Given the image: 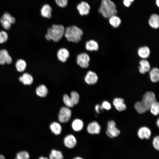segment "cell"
I'll use <instances>...</instances> for the list:
<instances>
[{"mask_svg":"<svg viewBox=\"0 0 159 159\" xmlns=\"http://www.w3.org/2000/svg\"><path fill=\"white\" fill-rule=\"evenodd\" d=\"M65 30L62 25L53 24L48 29L45 38L48 41L52 40L54 42H58L64 35Z\"/></svg>","mask_w":159,"mask_h":159,"instance_id":"6da1fadb","label":"cell"},{"mask_svg":"<svg viewBox=\"0 0 159 159\" xmlns=\"http://www.w3.org/2000/svg\"><path fill=\"white\" fill-rule=\"evenodd\" d=\"M98 11L105 18H109L117 13L116 6L111 0H102Z\"/></svg>","mask_w":159,"mask_h":159,"instance_id":"7a4b0ae2","label":"cell"},{"mask_svg":"<svg viewBox=\"0 0 159 159\" xmlns=\"http://www.w3.org/2000/svg\"><path fill=\"white\" fill-rule=\"evenodd\" d=\"M83 34L82 30L76 26H72L67 28L64 35L69 42L77 43L81 40Z\"/></svg>","mask_w":159,"mask_h":159,"instance_id":"3957f363","label":"cell"},{"mask_svg":"<svg viewBox=\"0 0 159 159\" xmlns=\"http://www.w3.org/2000/svg\"><path fill=\"white\" fill-rule=\"evenodd\" d=\"M156 101L155 93L151 91H148L143 95L141 102L148 111L150 105Z\"/></svg>","mask_w":159,"mask_h":159,"instance_id":"277c9868","label":"cell"},{"mask_svg":"<svg viewBox=\"0 0 159 159\" xmlns=\"http://www.w3.org/2000/svg\"><path fill=\"white\" fill-rule=\"evenodd\" d=\"M116 125V123L113 120H110L107 122L106 133V135L111 138L116 137L120 133V130L117 128Z\"/></svg>","mask_w":159,"mask_h":159,"instance_id":"5b68a950","label":"cell"},{"mask_svg":"<svg viewBox=\"0 0 159 159\" xmlns=\"http://www.w3.org/2000/svg\"><path fill=\"white\" fill-rule=\"evenodd\" d=\"M71 115L72 112L69 108L67 107H63L60 110L58 115V120L61 122H67L69 120Z\"/></svg>","mask_w":159,"mask_h":159,"instance_id":"8992f818","label":"cell"},{"mask_svg":"<svg viewBox=\"0 0 159 159\" xmlns=\"http://www.w3.org/2000/svg\"><path fill=\"white\" fill-rule=\"evenodd\" d=\"M90 59L89 56L87 54L82 53L77 55V62L82 68H86L89 66Z\"/></svg>","mask_w":159,"mask_h":159,"instance_id":"52a82bcc","label":"cell"},{"mask_svg":"<svg viewBox=\"0 0 159 159\" xmlns=\"http://www.w3.org/2000/svg\"><path fill=\"white\" fill-rule=\"evenodd\" d=\"M98 80V77L96 73L91 71L88 72L85 77V82L90 85L95 84Z\"/></svg>","mask_w":159,"mask_h":159,"instance_id":"ba28073f","label":"cell"},{"mask_svg":"<svg viewBox=\"0 0 159 159\" xmlns=\"http://www.w3.org/2000/svg\"><path fill=\"white\" fill-rule=\"evenodd\" d=\"M64 143L66 147L72 149L75 146L77 143V141L74 135L70 134L67 135L64 138Z\"/></svg>","mask_w":159,"mask_h":159,"instance_id":"9c48e42d","label":"cell"},{"mask_svg":"<svg viewBox=\"0 0 159 159\" xmlns=\"http://www.w3.org/2000/svg\"><path fill=\"white\" fill-rule=\"evenodd\" d=\"M88 132L91 134H98L100 133L101 127L98 123L95 121L90 123L87 127Z\"/></svg>","mask_w":159,"mask_h":159,"instance_id":"30bf717a","label":"cell"},{"mask_svg":"<svg viewBox=\"0 0 159 159\" xmlns=\"http://www.w3.org/2000/svg\"><path fill=\"white\" fill-rule=\"evenodd\" d=\"M77 8L80 14L82 16L87 15L90 12V6L86 2L82 1L77 5Z\"/></svg>","mask_w":159,"mask_h":159,"instance_id":"8fae6325","label":"cell"},{"mask_svg":"<svg viewBox=\"0 0 159 159\" xmlns=\"http://www.w3.org/2000/svg\"><path fill=\"white\" fill-rule=\"evenodd\" d=\"M139 64L138 70L141 74H145L151 69L150 63L146 59H142L140 61Z\"/></svg>","mask_w":159,"mask_h":159,"instance_id":"7c38bea8","label":"cell"},{"mask_svg":"<svg viewBox=\"0 0 159 159\" xmlns=\"http://www.w3.org/2000/svg\"><path fill=\"white\" fill-rule=\"evenodd\" d=\"M150 130L148 127L145 126L141 127L138 132V135L140 138L141 139H149L151 135Z\"/></svg>","mask_w":159,"mask_h":159,"instance_id":"4fadbf2b","label":"cell"},{"mask_svg":"<svg viewBox=\"0 0 159 159\" xmlns=\"http://www.w3.org/2000/svg\"><path fill=\"white\" fill-rule=\"evenodd\" d=\"M113 104L116 109L119 111H122L126 109V105L124 99L121 98L116 97L113 100Z\"/></svg>","mask_w":159,"mask_h":159,"instance_id":"5bb4252c","label":"cell"},{"mask_svg":"<svg viewBox=\"0 0 159 159\" xmlns=\"http://www.w3.org/2000/svg\"><path fill=\"white\" fill-rule=\"evenodd\" d=\"M138 54L142 59H146L150 56V51L147 46H143L140 47L138 50Z\"/></svg>","mask_w":159,"mask_h":159,"instance_id":"9a60e30c","label":"cell"},{"mask_svg":"<svg viewBox=\"0 0 159 159\" xmlns=\"http://www.w3.org/2000/svg\"><path fill=\"white\" fill-rule=\"evenodd\" d=\"M69 56V51L65 48H62L58 51L57 57L58 59L63 62H66Z\"/></svg>","mask_w":159,"mask_h":159,"instance_id":"2e32d148","label":"cell"},{"mask_svg":"<svg viewBox=\"0 0 159 159\" xmlns=\"http://www.w3.org/2000/svg\"><path fill=\"white\" fill-rule=\"evenodd\" d=\"M19 80L24 85H30L33 83L34 79L30 74L28 73H25L19 77Z\"/></svg>","mask_w":159,"mask_h":159,"instance_id":"e0dca14e","label":"cell"},{"mask_svg":"<svg viewBox=\"0 0 159 159\" xmlns=\"http://www.w3.org/2000/svg\"><path fill=\"white\" fill-rule=\"evenodd\" d=\"M149 72L150 79L153 83L157 82L159 80V70L156 67H155L150 69Z\"/></svg>","mask_w":159,"mask_h":159,"instance_id":"ac0fdd59","label":"cell"},{"mask_svg":"<svg viewBox=\"0 0 159 159\" xmlns=\"http://www.w3.org/2000/svg\"><path fill=\"white\" fill-rule=\"evenodd\" d=\"M148 24L150 26L153 28L157 29L159 26V16L156 14H153L150 16Z\"/></svg>","mask_w":159,"mask_h":159,"instance_id":"d6986e66","label":"cell"},{"mask_svg":"<svg viewBox=\"0 0 159 159\" xmlns=\"http://www.w3.org/2000/svg\"><path fill=\"white\" fill-rule=\"evenodd\" d=\"M52 9L51 6L48 4L44 5L41 10L42 16L45 18H50L52 17Z\"/></svg>","mask_w":159,"mask_h":159,"instance_id":"ffe728a7","label":"cell"},{"mask_svg":"<svg viewBox=\"0 0 159 159\" xmlns=\"http://www.w3.org/2000/svg\"><path fill=\"white\" fill-rule=\"evenodd\" d=\"M86 48L89 51H97L99 49L98 43L95 41L90 40L87 41L86 44Z\"/></svg>","mask_w":159,"mask_h":159,"instance_id":"44dd1931","label":"cell"},{"mask_svg":"<svg viewBox=\"0 0 159 159\" xmlns=\"http://www.w3.org/2000/svg\"><path fill=\"white\" fill-rule=\"evenodd\" d=\"M36 92L38 96L44 97L47 96L48 93V90L45 85H41L37 87Z\"/></svg>","mask_w":159,"mask_h":159,"instance_id":"7402d4cb","label":"cell"},{"mask_svg":"<svg viewBox=\"0 0 159 159\" xmlns=\"http://www.w3.org/2000/svg\"><path fill=\"white\" fill-rule=\"evenodd\" d=\"M109 22L112 27L114 28H117L120 26L121 23V20L119 17L115 15L109 18Z\"/></svg>","mask_w":159,"mask_h":159,"instance_id":"603a6c76","label":"cell"},{"mask_svg":"<svg viewBox=\"0 0 159 159\" xmlns=\"http://www.w3.org/2000/svg\"><path fill=\"white\" fill-rule=\"evenodd\" d=\"M84 126L83 122L80 119H76L74 120L72 124L73 129L75 131L78 132L82 129Z\"/></svg>","mask_w":159,"mask_h":159,"instance_id":"cb8c5ba5","label":"cell"},{"mask_svg":"<svg viewBox=\"0 0 159 159\" xmlns=\"http://www.w3.org/2000/svg\"><path fill=\"white\" fill-rule=\"evenodd\" d=\"M50 128L52 132L55 135L60 134L62 131L61 125L57 122H52L50 125Z\"/></svg>","mask_w":159,"mask_h":159,"instance_id":"d4e9b609","label":"cell"},{"mask_svg":"<svg viewBox=\"0 0 159 159\" xmlns=\"http://www.w3.org/2000/svg\"><path fill=\"white\" fill-rule=\"evenodd\" d=\"M26 63L24 59H18L15 64V66L17 70L19 72H24L26 67Z\"/></svg>","mask_w":159,"mask_h":159,"instance_id":"484cf974","label":"cell"},{"mask_svg":"<svg viewBox=\"0 0 159 159\" xmlns=\"http://www.w3.org/2000/svg\"><path fill=\"white\" fill-rule=\"evenodd\" d=\"M49 158V159H63L64 158L62 152L55 149H53L51 151Z\"/></svg>","mask_w":159,"mask_h":159,"instance_id":"4316f807","label":"cell"},{"mask_svg":"<svg viewBox=\"0 0 159 159\" xmlns=\"http://www.w3.org/2000/svg\"><path fill=\"white\" fill-rule=\"evenodd\" d=\"M134 107L137 112L140 114L145 113L147 110L141 101H138L135 104Z\"/></svg>","mask_w":159,"mask_h":159,"instance_id":"83f0119b","label":"cell"},{"mask_svg":"<svg viewBox=\"0 0 159 159\" xmlns=\"http://www.w3.org/2000/svg\"><path fill=\"white\" fill-rule=\"evenodd\" d=\"M151 113L153 115H157L159 113V104L156 101L150 105L149 109Z\"/></svg>","mask_w":159,"mask_h":159,"instance_id":"f1b7e54d","label":"cell"},{"mask_svg":"<svg viewBox=\"0 0 159 159\" xmlns=\"http://www.w3.org/2000/svg\"><path fill=\"white\" fill-rule=\"evenodd\" d=\"M0 54L4 59L6 63L8 64H10L12 63V59L6 50L5 49L1 50Z\"/></svg>","mask_w":159,"mask_h":159,"instance_id":"f546056e","label":"cell"},{"mask_svg":"<svg viewBox=\"0 0 159 159\" xmlns=\"http://www.w3.org/2000/svg\"><path fill=\"white\" fill-rule=\"evenodd\" d=\"M72 102L74 105H77L79 102L80 96L78 93L76 92L72 91L70 93L69 97Z\"/></svg>","mask_w":159,"mask_h":159,"instance_id":"4dcf8cb0","label":"cell"},{"mask_svg":"<svg viewBox=\"0 0 159 159\" xmlns=\"http://www.w3.org/2000/svg\"><path fill=\"white\" fill-rule=\"evenodd\" d=\"M64 103L68 107H72L74 106L72 102L70 97L67 94H65L63 96Z\"/></svg>","mask_w":159,"mask_h":159,"instance_id":"1f68e13d","label":"cell"},{"mask_svg":"<svg viewBox=\"0 0 159 159\" xmlns=\"http://www.w3.org/2000/svg\"><path fill=\"white\" fill-rule=\"evenodd\" d=\"M16 158L17 159H29V155L27 152L22 151L17 153Z\"/></svg>","mask_w":159,"mask_h":159,"instance_id":"d6a6232c","label":"cell"},{"mask_svg":"<svg viewBox=\"0 0 159 159\" xmlns=\"http://www.w3.org/2000/svg\"><path fill=\"white\" fill-rule=\"evenodd\" d=\"M0 21L1 25L5 29L8 30L10 29L11 24L2 16L0 19Z\"/></svg>","mask_w":159,"mask_h":159,"instance_id":"836d02e7","label":"cell"},{"mask_svg":"<svg viewBox=\"0 0 159 159\" xmlns=\"http://www.w3.org/2000/svg\"><path fill=\"white\" fill-rule=\"evenodd\" d=\"M8 36L6 32L5 31H0V44H3L8 39Z\"/></svg>","mask_w":159,"mask_h":159,"instance_id":"e575fe53","label":"cell"},{"mask_svg":"<svg viewBox=\"0 0 159 159\" xmlns=\"http://www.w3.org/2000/svg\"><path fill=\"white\" fill-rule=\"evenodd\" d=\"M2 17L11 24H14L15 22V18L8 13L6 12L4 13L3 14Z\"/></svg>","mask_w":159,"mask_h":159,"instance_id":"d590c367","label":"cell"},{"mask_svg":"<svg viewBox=\"0 0 159 159\" xmlns=\"http://www.w3.org/2000/svg\"><path fill=\"white\" fill-rule=\"evenodd\" d=\"M153 145L154 148L158 150H159V137L158 136H155L153 141Z\"/></svg>","mask_w":159,"mask_h":159,"instance_id":"8d00e7d4","label":"cell"},{"mask_svg":"<svg viewBox=\"0 0 159 159\" xmlns=\"http://www.w3.org/2000/svg\"><path fill=\"white\" fill-rule=\"evenodd\" d=\"M68 0H55L57 5L60 7L64 8L66 6Z\"/></svg>","mask_w":159,"mask_h":159,"instance_id":"74e56055","label":"cell"},{"mask_svg":"<svg viewBox=\"0 0 159 159\" xmlns=\"http://www.w3.org/2000/svg\"><path fill=\"white\" fill-rule=\"evenodd\" d=\"M103 109L106 110H109L111 108V106L109 102L107 101H103L101 105Z\"/></svg>","mask_w":159,"mask_h":159,"instance_id":"f35d334b","label":"cell"},{"mask_svg":"<svg viewBox=\"0 0 159 159\" xmlns=\"http://www.w3.org/2000/svg\"><path fill=\"white\" fill-rule=\"evenodd\" d=\"M103 109L101 105L97 104L95 106V110L96 112L98 113H100V111H102Z\"/></svg>","mask_w":159,"mask_h":159,"instance_id":"ab89813d","label":"cell"},{"mask_svg":"<svg viewBox=\"0 0 159 159\" xmlns=\"http://www.w3.org/2000/svg\"><path fill=\"white\" fill-rule=\"evenodd\" d=\"M134 0H123V3L126 7H129Z\"/></svg>","mask_w":159,"mask_h":159,"instance_id":"60d3db41","label":"cell"},{"mask_svg":"<svg viewBox=\"0 0 159 159\" xmlns=\"http://www.w3.org/2000/svg\"><path fill=\"white\" fill-rule=\"evenodd\" d=\"M6 63L4 59L0 54V65H4Z\"/></svg>","mask_w":159,"mask_h":159,"instance_id":"b9f144b4","label":"cell"},{"mask_svg":"<svg viewBox=\"0 0 159 159\" xmlns=\"http://www.w3.org/2000/svg\"><path fill=\"white\" fill-rule=\"evenodd\" d=\"M72 159H84L80 157L77 156L74 158Z\"/></svg>","mask_w":159,"mask_h":159,"instance_id":"7bdbcfd3","label":"cell"},{"mask_svg":"<svg viewBox=\"0 0 159 159\" xmlns=\"http://www.w3.org/2000/svg\"><path fill=\"white\" fill-rule=\"evenodd\" d=\"M39 159H49L48 158H47L46 157H44L43 156H41L39 158Z\"/></svg>","mask_w":159,"mask_h":159,"instance_id":"ee69618b","label":"cell"},{"mask_svg":"<svg viewBox=\"0 0 159 159\" xmlns=\"http://www.w3.org/2000/svg\"><path fill=\"white\" fill-rule=\"evenodd\" d=\"M0 159H5V158L3 155L0 154Z\"/></svg>","mask_w":159,"mask_h":159,"instance_id":"f6af8a7d","label":"cell"},{"mask_svg":"<svg viewBox=\"0 0 159 159\" xmlns=\"http://www.w3.org/2000/svg\"><path fill=\"white\" fill-rule=\"evenodd\" d=\"M156 4L157 6L158 7H159V0H156Z\"/></svg>","mask_w":159,"mask_h":159,"instance_id":"bcb514c9","label":"cell"},{"mask_svg":"<svg viewBox=\"0 0 159 159\" xmlns=\"http://www.w3.org/2000/svg\"><path fill=\"white\" fill-rule=\"evenodd\" d=\"M156 124L158 127H159V119H158L157 120V122H156Z\"/></svg>","mask_w":159,"mask_h":159,"instance_id":"7dc6e473","label":"cell"},{"mask_svg":"<svg viewBox=\"0 0 159 159\" xmlns=\"http://www.w3.org/2000/svg\"><path fill=\"white\" fill-rule=\"evenodd\" d=\"M14 159H17L16 158H14Z\"/></svg>","mask_w":159,"mask_h":159,"instance_id":"c3c4849f","label":"cell"}]
</instances>
